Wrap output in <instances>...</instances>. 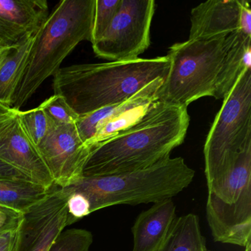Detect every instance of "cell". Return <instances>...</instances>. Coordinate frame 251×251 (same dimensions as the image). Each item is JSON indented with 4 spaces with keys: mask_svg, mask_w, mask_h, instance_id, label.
Returning a JSON list of instances; mask_svg holds the SVG:
<instances>
[{
    "mask_svg": "<svg viewBox=\"0 0 251 251\" xmlns=\"http://www.w3.org/2000/svg\"><path fill=\"white\" fill-rule=\"evenodd\" d=\"M187 107L156 101L139 121L92 149L82 177L133 173L170 158L189 126Z\"/></svg>",
    "mask_w": 251,
    "mask_h": 251,
    "instance_id": "cell-1",
    "label": "cell"
},
{
    "mask_svg": "<svg viewBox=\"0 0 251 251\" xmlns=\"http://www.w3.org/2000/svg\"><path fill=\"white\" fill-rule=\"evenodd\" d=\"M170 66L166 55L63 67L53 75L54 92L80 117L124 102L154 80L166 78Z\"/></svg>",
    "mask_w": 251,
    "mask_h": 251,
    "instance_id": "cell-2",
    "label": "cell"
},
{
    "mask_svg": "<svg viewBox=\"0 0 251 251\" xmlns=\"http://www.w3.org/2000/svg\"><path fill=\"white\" fill-rule=\"evenodd\" d=\"M96 0H63L33 36L11 108L20 111L39 86L83 41H92Z\"/></svg>",
    "mask_w": 251,
    "mask_h": 251,
    "instance_id": "cell-3",
    "label": "cell"
},
{
    "mask_svg": "<svg viewBox=\"0 0 251 251\" xmlns=\"http://www.w3.org/2000/svg\"><path fill=\"white\" fill-rule=\"evenodd\" d=\"M195 171L182 157L168 158L133 173L82 177L67 189L89 201L91 213L117 205L155 203L178 195L193 181Z\"/></svg>",
    "mask_w": 251,
    "mask_h": 251,
    "instance_id": "cell-4",
    "label": "cell"
},
{
    "mask_svg": "<svg viewBox=\"0 0 251 251\" xmlns=\"http://www.w3.org/2000/svg\"><path fill=\"white\" fill-rule=\"evenodd\" d=\"M228 36L190 40L170 47L168 75L157 92L160 102L187 107L203 97H214L216 81L228 46Z\"/></svg>",
    "mask_w": 251,
    "mask_h": 251,
    "instance_id": "cell-5",
    "label": "cell"
},
{
    "mask_svg": "<svg viewBox=\"0 0 251 251\" xmlns=\"http://www.w3.org/2000/svg\"><path fill=\"white\" fill-rule=\"evenodd\" d=\"M204 145L208 192L251 142V69L244 72L224 100Z\"/></svg>",
    "mask_w": 251,
    "mask_h": 251,
    "instance_id": "cell-6",
    "label": "cell"
},
{
    "mask_svg": "<svg viewBox=\"0 0 251 251\" xmlns=\"http://www.w3.org/2000/svg\"><path fill=\"white\" fill-rule=\"evenodd\" d=\"M154 0H121L112 23L102 37L92 44L94 52L111 61L137 59L151 45Z\"/></svg>",
    "mask_w": 251,
    "mask_h": 251,
    "instance_id": "cell-7",
    "label": "cell"
},
{
    "mask_svg": "<svg viewBox=\"0 0 251 251\" xmlns=\"http://www.w3.org/2000/svg\"><path fill=\"white\" fill-rule=\"evenodd\" d=\"M67 188H51L40 202L23 213L12 251H49L54 241L68 226Z\"/></svg>",
    "mask_w": 251,
    "mask_h": 251,
    "instance_id": "cell-8",
    "label": "cell"
},
{
    "mask_svg": "<svg viewBox=\"0 0 251 251\" xmlns=\"http://www.w3.org/2000/svg\"><path fill=\"white\" fill-rule=\"evenodd\" d=\"M165 78H158L127 100L80 116L76 127L83 143L91 149L139 121L153 102Z\"/></svg>",
    "mask_w": 251,
    "mask_h": 251,
    "instance_id": "cell-9",
    "label": "cell"
},
{
    "mask_svg": "<svg viewBox=\"0 0 251 251\" xmlns=\"http://www.w3.org/2000/svg\"><path fill=\"white\" fill-rule=\"evenodd\" d=\"M54 180L64 188L82 177L92 149L83 143L74 124L56 126L37 147Z\"/></svg>",
    "mask_w": 251,
    "mask_h": 251,
    "instance_id": "cell-10",
    "label": "cell"
},
{
    "mask_svg": "<svg viewBox=\"0 0 251 251\" xmlns=\"http://www.w3.org/2000/svg\"><path fill=\"white\" fill-rule=\"evenodd\" d=\"M0 161L33 183L49 189L55 186L39 150L25 131L15 110L0 117Z\"/></svg>",
    "mask_w": 251,
    "mask_h": 251,
    "instance_id": "cell-11",
    "label": "cell"
},
{
    "mask_svg": "<svg viewBox=\"0 0 251 251\" xmlns=\"http://www.w3.org/2000/svg\"><path fill=\"white\" fill-rule=\"evenodd\" d=\"M48 16L46 0H0V45H20L36 33Z\"/></svg>",
    "mask_w": 251,
    "mask_h": 251,
    "instance_id": "cell-12",
    "label": "cell"
},
{
    "mask_svg": "<svg viewBox=\"0 0 251 251\" xmlns=\"http://www.w3.org/2000/svg\"><path fill=\"white\" fill-rule=\"evenodd\" d=\"M242 0H210L192 10L190 40L227 37L240 28Z\"/></svg>",
    "mask_w": 251,
    "mask_h": 251,
    "instance_id": "cell-13",
    "label": "cell"
},
{
    "mask_svg": "<svg viewBox=\"0 0 251 251\" xmlns=\"http://www.w3.org/2000/svg\"><path fill=\"white\" fill-rule=\"evenodd\" d=\"M176 211L174 201L170 198L155 202L141 213L132 227V251H158L177 218Z\"/></svg>",
    "mask_w": 251,
    "mask_h": 251,
    "instance_id": "cell-14",
    "label": "cell"
},
{
    "mask_svg": "<svg viewBox=\"0 0 251 251\" xmlns=\"http://www.w3.org/2000/svg\"><path fill=\"white\" fill-rule=\"evenodd\" d=\"M248 192H251V142L239 153L228 173L208 191L206 209L233 205Z\"/></svg>",
    "mask_w": 251,
    "mask_h": 251,
    "instance_id": "cell-15",
    "label": "cell"
},
{
    "mask_svg": "<svg viewBox=\"0 0 251 251\" xmlns=\"http://www.w3.org/2000/svg\"><path fill=\"white\" fill-rule=\"evenodd\" d=\"M228 46L216 81L214 98L224 100L244 72L251 68V36L240 30L228 35Z\"/></svg>",
    "mask_w": 251,
    "mask_h": 251,
    "instance_id": "cell-16",
    "label": "cell"
},
{
    "mask_svg": "<svg viewBox=\"0 0 251 251\" xmlns=\"http://www.w3.org/2000/svg\"><path fill=\"white\" fill-rule=\"evenodd\" d=\"M33 36L11 48L0 64V104L2 105L11 108L33 45Z\"/></svg>",
    "mask_w": 251,
    "mask_h": 251,
    "instance_id": "cell-17",
    "label": "cell"
},
{
    "mask_svg": "<svg viewBox=\"0 0 251 251\" xmlns=\"http://www.w3.org/2000/svg\"><path fill=\"white\" fill-rule=\"evenodd\" d=\"M50 190L26 179L0 178V205L23 214L42 201Z\"/></svg>",
    "mask_w": 251,
    "mask_h": 251,
    "instance_id": "cell-18",
    "label": "cell"
},
{
    "mask_svg": "<svg viewBox=\"0 0 251 251\" xmlns=\"http://www.w3.org/2000/svg\"><path fill=\"white\" fill-rule=\"evenodd\" d=\"M199 217L194 214L176 218L168 235L157 251H207Z\"/></svg>",
    "mask_w": 251,
    "mask_h": 251,
    "instance_id": "cell-19",
    "label": "cell"
},
{
    "mask_svg": "<svg viewBox=\"0 0 251 251\" xmlns=\"http://www.w3.org/2000/svg\"><path fill=\"white\" fill-rule=\"evenodd\" d=\"M18 114L25 131L36 148L55 127L41 105L29 111H18Z\"/></svg>",
    "mask_w": 251,
    "mask_h": 251,
    "instance_id": "cell-20",
    "label": "cell"
},
{
    "mask_svg": "<svg viewBox=\"0 0 251 251\" xmlns=\"http://www.w3.org/2000/svg\"><path fill=\"white\" fill-rule=\"evenodd\" d=\"M93 235L82 228L64 230L56 238L49 251H89Z\"/></svg>",
    "mask_w": 251,
    "mask_h": 251,
    "instance_id": "cell-21",
    "label": "cell"
},
{
    "mask_svg": "<svg viewBox=\"0 0 251 251\" xmlns=\"http://www.w3.org/2000/svg\"><path fill=\"white\" fill-rule=\"evenodd\" d=\"M120 3L121 0H96L92 44L98 42L106 31L118 11Z\"/></svg>",
    "mask_w": 251,
    "mask_h": 251,
    "instance_id": "cell-22",
    "label": "cell"
},
{
    "mask_svg": "<svg viewBox=\"0 0 251 251\" xmlns=\"http://www.w3.org/2000/svg\"><path fill=\"white\" fill-rule=\"evenodd\" d=\"M40 105L55 126L74 124L79 117L60 95H52Z\"/></svg>",
    "mask_w": 251,
    "mask_h": 251,
    "instance_id": "cell-23",
    "label": "cell"
},
{
    "mask_svg": "<svg viewBox=\"0 0 251 251\" xmlns=\"http://www.w3.org/2000/svg\"><path fill=\"white\" fill-rule=\"evenodd\" d=\"M70 195L67 201L68 226L91 214L90 205L88 200L81 194L70 191Z\"/></svg>",
    "mask_w": 251,
    "mask_h": 251,
    "instance_id": "cell-24",
    "label": "cell"
},
{
    "mask_svg": "<svg viewBox=\"0 0 251 251\" xmlns=\"http://www.w3.org/2000/svg\"><path fill=\"white\" fill-rule=\"evenodd\" d=\"M23 213L0 205V233L18 227Z\"/></svg>",
    "mask_w": 251,
    "mask_h": 251,
    "instance_id": "cell-25",
    "label": "cell"
},
{
    "mask_svg": "<svg viewBox=\"0 0 251 251\" xmlns=\"http://www.w3.org/2000/svg\"><path fill=\"white\" fill-rule=\"evenodd\" d=\"M239 30L245 34L251 36V10L249 2L242 0Z\"/></svg>",
    "mask_w": 251,
    "mask_h": 251,
    "instance_id": "cell-26",
    "label": "cell"
},
{
    "mask_svg": "<svg viewBox=\"0 0 251 251\" xmlns=\"http://www.w3.org/2000/svg\"><path fill=\"white\" fill-rule=\"evenodd\" d=\"M17 227L0 233V251H12Z\"/></svg>",
    "mask_w": 251,
    "mask_h": 251,
    "instance_id": "cell-27",
    "label": "cell"
},
{
    "mask_svg": "<svg viewBox=\"0 0 251 251\" xmlns=\"http://www.w3.org/2000/svg\"><path fill=\"white\" fill-rule=\"evenodd\" d=\"M0 178H17L28 180L24 175L17 171L11 166L0 161Z\"/></svg>",
    "mask_w": 251,
    "mask_h": 251,
    "instance_id": "cell-28",
    "label": "cell"
},
{
    "mask_svg": "<svg viewBox=\"0 0 251 251\" xmlns=\"http://www.w3.org/2000/svg\"><path fill=\"white\" fill-rule=\"evenodd\" d=\"M11 109L12 108H10V107L0 104V117H3V116L8 114L11 111Z\"/></svg>",
    "mask_w": 251,
    "mask_h": 251,
    "instance_id": "cell-29",
    "label": "cell"
},
{
    "mask_svg": "<svg viewBox=\"0 0 251 251\" xmlns=\"http://www.w3.org/2000/svg\"><path fill=\"white\" fill-rule=\"evenodd\" d=\"M13 48H14V47H13ZM11 49L5 51V52H2V53H0V64H1V62H2V60L4 59V58H5V55H6V54L8 53V51H9Z\"/></svg>",
    "mask_w": 251,
    "mask_h": 251,
    "instance_id": "cell-30",
    "label": "cell"
},
{
    "mask_svg": "<svg viewBox=\"0 0 251 251\" xmlns=\"http://www.w3.org/2000/svg\"><path fill=\"white\" fill-rule=\"evenodd\" d=\"M11 48H6V47H4L2 46V45H0V53L5 52V51L11 49Z\"/></svg>",
    "mask_w": 251,
    "mask_h": 251,
    "instance_id": "cell-31",
    "label": "cell"
},
{
    "mask_svg": "<svg viewBox=\"0 0 251 251\" xmlns=\"http://www.w3.org/2000/svg\"><path fill=\"white\" fill-rule=\"evenodd\" d=\"M245 251H251V243L248 244L246 247H245Z\"/></svg>",
    "mask_w": 251,
    "mask_h": 251,
    "instance_id": "cell-32",
    "label": "cell"
}]
</instances>
